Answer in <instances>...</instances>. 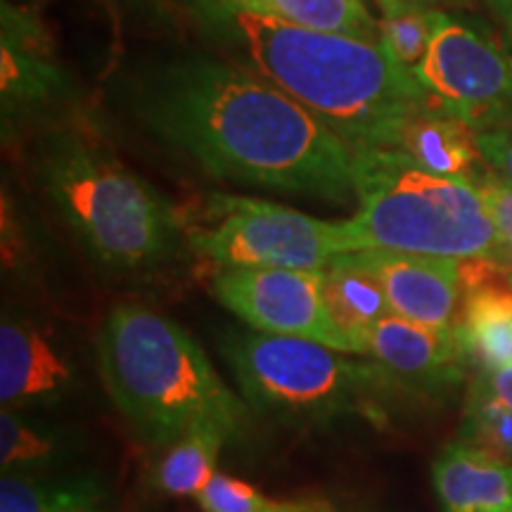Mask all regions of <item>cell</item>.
<instances>
[{
  "instance_id": "cell-32",
  "label": "cell",
  "mask_w": 512,
  "mask_h": 512,
  "mask_svg": "<svg viewBox=\"0 0 512 512\" xmlns=\"http://www.w3.org/2000/svg\"><path fill=\"white\" fill-rule=\"evenodd\" d=\"M498 512H512V510H498Z\"/></svg>"
},
{
  "instance_id": "cell-16",
  "label": "cell",
  "mask_w": 512,
  "mask_h": 512,
  "mask_svg": "<svg viewBox=\"0 0 512 512\" xmlns=\"http://www.w3.org/2000/svg\"><path fill=\"white\" fill-rule=\"evenodd\" d=\"M325 309L356 356H368V335L392 313L380 280L351 254L337 256L325 268Z\"/></svg>"
},
{
  "instance_id": "cell-26",
  "label": "cell",
  "mask_w": 512,
  "mask_h": 512,
  "mask_svg": "<svg viewBox=\"0 0 512 512\" xmlns=\"http://www.w3.org/2000/svg\"><path fill=\"white\" fill-rule=\"evenodd\" d=\"M475 380L489 389L496 399H501L505 406L512 408V366L489 370V373H477Z\"/></svg>"
},
{
  "instance_id": "cell-23",
  "label": "cell",
  "mask_w": 512,
  "mask_h": 512,
  "mask_svg": "<svg viewBox=\"0 0 512 512\" xmlns=\"http://www.w3.org/2000/svg\"><path fill=\"white\" fill-rule=\"evenodd\" d=\"M204 512H309L313 501H273L247 482L216 472L211 482L197 494Z\"/></svg>"
},
{
  "instance_id": "cell-14",
  "label": "cell",
  "mask_w": 512,
  "mask_h": 512,
  "mask_svg": "<svg viewBox=\"0 0 512 512\" xmlns=\"http://www.w3.org/2000/svg\"><path fill=\"white\" fill-rule=\"evenodd\" d=\"M432 479L444 512L512 510V463L463 441L439 453Z\"/></svg>"
},
{
  "instance_id": "cell-11",
  "label": "cell",
  "mask_w": 512,
  "mask_h": 512,
  "mask_svg": "<svg viewBox=\"0 0 512 512\" xmlns=\"http://www.w3.org/2000/svg\"><path fill=\"white\" fill-rule=\"evenodd\" d=\"M380 280L392 313L430 328L456 325L463 283L460 261L441 256L366 249L351 254Z\"/></svg>"
},
{
  "instance_id": "cell-24",
  "label": "cell",
  "mask_w": 512,
  "mask_h": 512,
  "mask_svg": "<svg viewBox=\"0 0 512 512\" xmlns=\"http://www.w3.org/2000/svg\"><path fill=\"white\" fill-rule=\"evenodd\" d=\"M472 183H475L479 197L489 209L501 238L508 242V247H512V183L498 176L494 169H486Z\"/></svg>"
},
{
  "instance_id": "cell-8",
  "label": "cell",
  "mask_w": 512,
  "mask_h": 512,
  "mask_svg": "<svg viewBox=\"0 0 512 512\" xmlns=\"http://www.w3.org/2000/svg\"><path fill=\"white\" fill-rule=\"evenodd\" d=\"M418 79L425 112L451 114L484 131L512 121V57L472 24L439 12Z\"/></svg>"
},
{
  "instance_id": "cell-31",
  "label": "cell",
  "mask_w": 512,
  "mask_h": 512,
  "mask_svg": "<svg viewBox=\"0 0 512 512\" xmlns=\"http://www.w3.org/2000/svg\"><path fill=\"white\" fill-rule=\"evenodd\" d=\"M508 268L512 271V247H510V256H508Z\"/></svg>"
},
{
  "instance_id": "cell-20",
  "label": "cell",
  "mask_w": 512,
  "mask_h": 512,
  "mask_svg": "<svg viewBox=\"0 0 512 512\" xmlns=\"http://www.w3.org/2000/svg\"><path fill=\"white\" fill-rule=\"evenodd\" d=\"M460 441L512 463V408L489 389L472 380L465 401V422Z\"/></svg>"
},
{
  "instance_id": "cell-7",
  "label": "cell",
  "mask_w": 512,
  "mask_h": 512,
  "mask_svg": "<svg viewBox=\"0 0 512 512\" xmlns=\"http://www.w3.org/2000/svg\"><path fill=\"white\" fill-rule=\"evenodd\" d=\"M195 254L221 268H328L354 254L349 219L325 221L256 197L211 195L204 219L185 228Z\"/></svg>"
},
{
  "instance_id": "cell-22",
  "label": "cell",
  "mask_w": 512,
  "mask_h": 512,
  "mask_svg": "<svg viewBox=\"0 0 512 512\" xmlns=\"http://www.w3.org/2000/svg\"><path fill=\"white\" fill-rule=\"evenodd\" d=\"M57 453V437L5 408L0 413V463L5 472L46 465Z\"/></svg>"
},
{
  "instance_id": "cell-30",
  "label": "cell",
  "mask_w": 512,
  "mask_h": 512,
  "mask_svg": "<svg viewBox=\"0 0 512 512\" xmlns=\"http://www.w3.org/2000/svg\"><path fill=\"white\" fill-rule=\"evenodd\" d=\"M309 512H335V508H332V503L323 501V498H316V505Z\"/></svg>"
},
{
  "instance_id": "cell-4",
  "label": "cell",
  "mask_w": 512,
  "mask_h": 512,
  "mask_svg": "<svg viewBox=\"0 0 512 512\" xmlns=\"http://www.w3.org/2000/svg\"><path fill=\"white\" fill-rule=\"evenodd\" d=\"M38 178L81 245L112 271L164 266L185 240L176 209L93 140L50 136L38 147Z\"/></svg>"
},
{
  "instance_id": "cell-25",
  "label": "cell",
  "mask_w": 512,
  "mask_h": 512,
  "mask_svg": "<svg viewBox=\"0 0 512 512\" xmlns=\"http://www.w3.org/2000/svg\"><path fill=\"white\" fill-rule=\"evenodd\" d=\"M479 147L489 169L512 183V121L479 131Z\"/></svg>"
},
{
  "instance_id": "cell-9",
  "label": "cell",
  "mask_w": 512,
  "mask_h": 512,
  "mask_svg": "<svg viewBox=\"0 0 512 512\" xmlns=\"http://www.w3.org/2000/svg\"><path fill=\"white\" fill-rule=\"evenodd\" d=\"M325 268H221L211 292L254 332L299 337L354 354L323 297Z\"/></svg>"
},
{
  "instance_id": "cell-17",
  "label": "cell",
  "mask_w": 512,
  "mask_h": 512,
  "mask_svg": "<svg viewBox=\"0 0 512 512\" xmlns=\"http://www.w3.org/2000/svg\"><path fill=\"white\" fill-rule=\"evenodd\" d=\"M107 489L93 475L29 477L5 472L0 479V512H105Z\"/></svg>"
},
{
  "instance_id": "cell-6",
  "label": "cell",
  "mask_w": 512,
  "mask_h": 512,
  "mask_svg": "<svg viewBox=\"0 0 512 512\" xmlns=\"http://www.w3.org/2000/svg\"><path fill=\"white\" fill-rule=\"evenodd\" d=\"M223 358L242 399L283 420L328 422L339 415H382L380 401L399 389L375 361L299 337L238 332L223 339Z\"/></svg>"
},
{
  "instance_id": "cell-27",
  "label": "cell",
  "mask_w": 512,
  "mask_h": 512,
  "mask_svg": "<svg viewBox=\"0 0 512 512\" xmlns=\"http://www.w3.org/2000/svg\"><path fill=\"white\" fill-rule=\"evenodd\" d=\"M377 8L382 10V17L389 15H399V12L406 10H425V8H434L437 0H375Z\"/></svg>"
},
{
  "instance_id": "cell-15",
  "label": "cell",
  "mask_w": 512,
  "mask_h": 512,
  "mask_svg": "<svg viewBox=\"0 0 512 512\" xmlns=\"http://www.w3.org/2000/svg\"><path fill=\"white\" fill-rule=\"evenodd\" d=\"M399 150L430 174L470 183L489 166L477 128L451 114H418L403 131Z\"/></svg>"
},
{
  "instance_id": "cell-18",
  "label": "cell",
  "mask_w": 512,
  "mask_h": 512,
  "mask_svg": "<svg viewBox=\"0 0 512 512\" xmlns=\"http://www.w3.org/2000/svg\"><path fill=\"white\" fill-rule=\"evenodd\" d=\"M228 439L230 434L219 427H197L183 434L174 444L164 446L166 451L155 465L152 482L166 496L197 498L216 475V463Z\"/></svg>"
},
{
  "instance_id": "cell-19",
  "label": "cell",
  "mask_w": 512,
  "mask_h": 512,
  "mask_svg": "<svg viewBox=\"0 0 512 512\" xmlns=\"http://www.w3.org/2000/svg\"><path fill=\"white\" fill-rule=\"evenodd\" d=\"M271 15L299 27L380 41V22L363 0H268Z\"/></svg>"
},
{
  "instance_id": "cell-13",
  "label": "cell",
  "mask_w": 512,
  "mask_h": 512,
  "mask_svg": "<svg viewBox=\"0 0 512 512\" xmlns=\"http://www.w3.org/2000/svg\"><path fill=\"white\" fill-rule=\"evenodd\" d=\"M74 368L38 325L3 318L0 323V401L5 408L48 406L67 396Z\"/></svg>"
},
{
  "instance_id": "cell-29",
  "label": "cell",
  "mask_w": 512,
  "mask_h": 512,
  "mask_svg": "<svg viewBox=\"0 0 512 512\" xmlns=\"http://www.w3.org/2000/svg\"><path fill=\"white\" fill-rule=\"evenodd\" d=\"M489 8L512 41V0H489Z\"/></svg>"
},
{
  "instance_id": "cell-2",
  "label": "cell",
  "mask_w": 512,
  "mask_h": 512,
  "mask_svg": "<svg viewBox=\"0 0 512 512\" xmlns=\"http://www.w3.org/2000/svg\"><path fill=\"white\" fill-rule=\"evenodd\" d=\"M233 19L256 72L323 121L351 155L399 150L406 126L425 112L418 79L382 41L259 12H233Z\"/></svg>"
},
{
  "instance_id": "cell-5",
  "label": "cell",
  "mask_w": 512,
  "mask_h": 512,
  "mask_svg": "<svg viewBox=\"0 0 512 512\" xmlns=\"http://www.w3.org/2000/svg\"><path fill=\"white\" fill-rule=\"evenodd\" d=\"M358 211L349 219L356 252L494 259L508 266L510 247L475 183L425 171L401 150L351 155Z\"/></svg>"
},
{
  "instance_id": "cell-3",
  "label": "cell",
  "mask_w": 512,
  "mask_h": 512,
  "mask_svg": "<svg viewBox=\"0 0 512 512\" xmlns=\"http://www.w3.org/2000/svg\"><path fill=\"white\" fill-rule=\"evenodd\" d=\"M98 368L114 406L147 444L169 446L197 427H219L235 439L245 427V401L188 330L162 313L143 306L107 313Z\"/></svg>"
},
{
  "instance_id": "cell-28",
  "label": "cell",
  "mask_w": 512,
  "mask_h": 512,
  "mask_svg": "<svg viewBox=\"0 0 512 512\" xmlns=\"http://www.w3.org/2000/svg\"><path fill=\"white\" fill-rule=\"evenodd\" d=\"M230 12H259V15H271L268 0H221Z\"/></svg>"
},
{
  "instance_id": "cell-10",
  "label": "cell",
  "mask_w": 512,
  "mask_h": 512,
  "mask_svg": "<svg viewBox=\"0 0 512 512\" xmlns=\"http://www.w3.org/2000/svg\"><path fill=\"white\" fill-rule=\"evenodd\" d=\"M368 358L401 392L444 399L465 380L470 368L453 328H430L389 313L368 335Z\"/></svg>"
},
{
  "instance_id": "cell-21",
  "label": "cell",
  "mask_w": 512,
  "mask_h": 512,
  "mask_svg": "<svg viewBox=\"0 0 512 512\" xmlns=\"http://www.w3.org/2000/svg\"><path fill=\"white\" fill-rule=\"evenodd\" d=\"M439 10H406L399 15L380 19V41L387 53L406 69L408 74H418L420 64L430 53L434 31H437Z\"/></svg>"
},
{
  "instance_id": "cell-1",
  "label": "cell",
  "mask_w": 512,
  "mask_h": 512,
  "mask_svg": "<svg viewBox=\"0 0 512 512\" xmlns=\"http://www.w3.org/2000/svg\"><path fill=\"white\" fill-rule=\"evenodd\" d=\"M140 100L147 126L209 176L311 200H356L347 145L264 76L190 55L164 64Z\"/></svg>"
},
{
  "instance_id": "cell-12",
  "label": "cell",
  "mask_w": 512,
  "mask_h": 512,
  "mask_svg": "<svg viewBox=\"0 0 512 512\" xmlns=\"http://www.w3.org/2000/svg\"><path fill=\"white\" fill-rule=\"evenodd\" d=\"M0 22V98L8 124L64 98L67 74L57 64L41 22L29 10L3 0Z\"/></svg>"
}]
</instances>
